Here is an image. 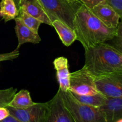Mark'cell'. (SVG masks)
<instances>
[{"label":"cell","instance_id":"cell-1","mask_svg":"<svg viewBox=\"0 0 122 122\" xmlns=\"http://www.w3.org/2000/svg\"><path fill=\"white\" fill-rule=\"evenodd\" d=\"M73 26L76 40L82 44L85 50L111 41L117 35V29L106 26L83 4L76 12Z\"/></svg>","mask_w":122,"mask_h":122},{"label":"cell","instance_id":"cell-2","mask_svg":"<svg viewBox=\"0 0 122 122\" xmlns=\"http://www.w3.org/2000/svg\"><path fill=\"white\" fill-rule=\"evenodd\" d=\"M84 66L95 77L122 72V53L110 44L100 43L85 50Z\"/></svg>","mask_w":122,"mask_h":122},{"label":"cell","instance_id":"cell-3","mask_svg":"<svg viewBox=\"0 0 122 122\" xmlns=\"http://www.w3.org/2000/svg\"><path fill=\"white\" fill-rule=\"evenodd\" d=\"M59 91L64 106L75 122H106L100 107L88 106L80 102L70 91H63L60 89Z\"/></svg>","mask_w":122,"mask_h":122},{"label":"cell","instance_id":"cell-4","mask_svg":"<svg viewBox=\"0 0 122 122\" xmlns=\"http://www.w3.org/2000/svg\"><path fill=\"white\" fill-rule=\"evenodd\" d=\"M51 22L59 20L74 29V20L76 12L82 4L79 0H38Z\"/></svg>","mask_w":122,"mask_h":122},{"label":"cell","instance_id":"cell-5","mask_svg":"<svg viewBox=\"0 0 122 122\" xmlns=\"http://www.w3.org/2000/svg\"><path fill=\"white\" fill-rule=\"evenodd\" d=\"M69 91L78 95H94L100 92L95 85V77L84 66L70 73Z\"/></svg>","mask_w":122,"mask_h":122},{"label":"cell","instance_id":"cell-6","mask_svg":"<svg viewBox=\"0 0 122 122\" xmlns=\"http://www.w3.org/2000/svg\"><path fill=\"white\" fill-rule=\"evenodd\" d=\"M98 91L107 98H122V72L95 77Z\"/></svg>","mask_w":122,"mask_h":122},{"label":"cell","instance_id":"cell-7","mask_svg":"<svg viewBox=\"0 0 122 122\" xmlns=\"http://www.w3.org/2000/svg\"><path fill=\"white\" fill-rule=\"evenodd\" d=\"M10 114L15 116L20 122H46L48 103H35L23 108L17 109L7 106Z\"/></svg>","mask_w":122,"mask_h":122},{"label":"cell","instance_id":"cell-8","mask_svg":"<svg viewBox=\"0 0 122 122\" xmlns=\"http://www.w3.org/2000/svg\"><path fill=\"white\" fill-rule=\"evenodd\" d=\"M48 103L46 122H75L69 111L66 108L59 89Z\"/></svg>","mask_w":122,"mask_h":122},{"label":"cell","instance_id":"cell-9","mask_svg":"<svg viewBox=\"0 0 122 122\" xmlns=\"http://www.w3.org/2000/svg\"><path fill=\"white\" fill-rule=\"evenodd\" d=\"M90 10L93 14L106 26L109 28L117 29L121 17L107 3L99 4Z\"/></svg>","mask_w":122,"mask_h":122},{"label":"cell","instance_id":"cell-10","mask_svg":"<svg viewBox=\"0 0 122 122\" xmlns=\"http://www.w3.org/2000/svg\"><path fill=\"white\" fill-rule=\"evenodd\" d=\"M15 22V32L18 39V45L16 49L19 50L20 46L25 43L38 44L41 41V38L38 33L27 27L19 18L14 19Z\"/></svg>","mask_w":122,"mask_h":122},{"label":"cell","instance_id":"cell-11","mask_svg":"<svg viewBox=\"0 0 122 122\" xmlns=\"http://www.w3.org/2000/svg\"><path fill=\"white\" fill-rule=\"evenodd\" d=\"M56 70V76L59 84V89L63 91H68L70 86V75L67 58L64 57L56 58L53 61Z\"/></svg>","mask_w":122,"mask_h":122},{"label":"cell","instance_id":"cell-12","mask_svg":"<svg viewBox=\"0 0 122 122\" xmlns=\"http://www.w3.org/2000/svg\"><path fill=\"white\" fill-rule=\"evenodd\" d=\"M19 9H21L46 25L52 26V22L38 0H20Z\"/></svg>","mask_w":122,"mask_h":122},{"label":"cell","instance_id":"cell-13","mask_svg":"<svg viewBox=\"0 0 122 122\" xmlns=\"http://www.w3.org/2000/svg\"><path fill=\"white\" fill-rule=\"evenodd\" d=\"M100 108L106 122H117L122 119V98H107L106 103Z\"/></svg>","mask_w":122,"mask_h":122},{"label":"cell","instance_id":"cell-14","mask_svg":"<svg viewBox=\"0 0 122 122\" xmlns=\"http://www.w3.org/2000/svg\"><path fill=\"white\" fill-rule=\"evenodd\" d=\"M52 26L55 29L60 39L65 46H69L76 40L75 31L59 20L52 21Z\"/></svg>","mask_w":122,"mask_h":122},{"label":"cell","instance_id":"cell-15","mask_svg":"<svg viewBox=\"0 0 122 122\" xmlns=\"http://www.w3.org/2000/svg\"><path fill=\"white\" fill-rule=\"evenodd\" d=\"M35 102L32 101L30 92L26 89H21L15 93L8 106L17 109H23L33 105Z\"/></svg>","mask_w":122,"mask_h":122},{"label":"cell","instance_id":"cell-16","mask_svg":"<svg viewBox=\"0 0 122 122\" xmlns=\"http://www.w3.org/2000/svg\"><path fill=\"white\" fill-rule=\"evenodd\" d=\"M1 17L5 22L14 19L19 14V8L14 0H1L0 2Z\"/></svg>","mask_w":122,"mask_h":122},{"label":"cell","instance_id":"cell-17","mask_svg":"<svg viewBox=\"0 0 122 122\" xmlns=\"http://www.w3.org/2000/svg\"><path fill=\"white\" fill-rule=\"evenodd\" d=\"M71 94L80 102L95 107L102 106L107 100V98L100 92L94 95H78L73 92Z\"/></svg>","mask_w":122,"mask_h":122},{"label":"cell","instance_id":"cell-18","mask_svg":"<svg viewBox=\"0 0 122 122\" xmlns=\"http://www.w3.org/2000/svg\"><path fill=\"white\" fill-rule=\"evenodd\" d=\"M17 17L19 18L27 27L33 30L36 33H38L39 27L42 23L40 20L27 14L21 9H19V14Z\"/></svg>","mask_w":122,"mask_h":122},{"label":"cell","instance_id":"cell-19","mask_svg":"<svg viewBox=\"0 0 122 122\" xmlns=\"http://www.w3.org/2000/svg\"><path fill=\"white\" fill-rule=\"evenodd\" d=\"M16 92L14 88L0 89V107H7Z\"/></svg>","mask_w":122,"mask_h":122},{"label":"cell","instance_id":"cell-20","mask_svg":"<svg viewBox=\"0 0 122 122\" xmlns=\"http://www.w3.org/2000/svg\"><path fill=\"white\" fill-rule=\"evenodd\" d=\"M111 41H112V46L122 53V18L120 19L117 29V35Z\"/></svg>","mask_w":122,"mask_h":122},{"label":"cell","instance_id":"cell-21","mask_svg":"<svg viewBox=\"0 0 122 122\" xmlns=\"http://www.w3.org/2000/svg\"><path fill=\"white\" fill-rule=\"evenodd\" d=\"M106 3L112 7L122 18V0H105Z\"/></svg>","mask_w":122,"mask_h":122},{"label":"cell","instance_id":"cell-22","mask_svg":"<svg viewBox=\"0 0 122 122\" xmlns=\"http://www.w3.org/2000/svg\"><path fill=\"white\" fill-rule=\"evenodd\" d=\"M19 56V50L15 49L14 51L8 53L0 54V61H11L17 58Z\"/></svg>","mask_w":122,"mask_h":122},{"label":"cell","instance_id":"cell-23","mask_svg":"<svg viewBox=\"0 0 122 122\" xmlns=\"http://www.w3.org/2000/svg\"><path fill=\"white\" fill-rule=\"evenodd\" d=\"M82 4L85 5L89 9H91L97 5L101 3H105V0H79Z\"/></svg>","mask_w":122,"mask_h":122},{"label":"cell","instance_id":"cell-24","mask_svg":"<svg viewBox=\"0 0 122 122\" xmlns=\"http://www.w3.org/2000/svg\"><path fill=\"white\" fill-rule=\"evenodd\" d=\"M10 114L9 110L7 107H0V122Z\"/></svg>","mask_w":122,"mask_h":122},{"label":"cell","instance_id":"cell-25","mask_svg":"<svg viewBox=\"0 0 122 122\" xmlns=\"http://www.w3.org/2000/svg\"><path fill=\"white\" fill-rule=\"evenodd\" d=\"M2 122H20L19 120L12 114H10L7 117L1 121Z\"/></svg>","mask_w":122,"mask_h":122},{"label":"cell","instance_id":"cell-26","mask_svg":"<svg viewBox=\"0 0 122 122\" xmlns=\"http://www.w3.org/2000/svg\"><path fill=\"white\" fill-rule=\"evenodd\" d=\"M14 2H15V4L17 5V6L18 8H19V1H20V0H14Z\"/></svg>","mask_w":122,"mask_h":122},{"label":"cell","instance_id":"cell-27","mask_svg":"<svg viewBox=\"0 0 122 122\" xmlns=\"http://www.w3.org/2000/svg\"><path fill=\"white\" fill-rule=\"evenodd\" d=\"M68 1H75L76 0H68Z\"/></svg>","mask_w":122,"mask_h":122},{"label":"cell","instance_id":"cell-28","mask_svg":"<svg viewBox=\"0 0 122 122\" xmlns=\"http://www.w3.org/2000/svg\"><path fill=\"white\" fill-rule=\"evenodd\" d=\"M0 16H1V11H0Z\"/></svg>","mask_w":122,"mask_h":122}]
</instances>
